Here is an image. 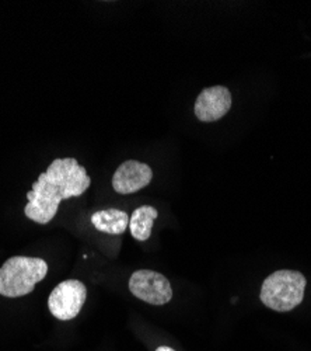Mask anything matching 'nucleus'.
Wrapping results in <instances>:
<instances>
[{
    "mask_svg": "<svg viewBox=\"0 0 311 351\" xmlns=\"http://www.w3.org/2000/svg\"><path fill=\"white\" fill-rule=\"evenodd\" d=\"M92 223L108 235H121L129 228V215L117 208H107L92 215Z\"/></svg>",
    "mask_w": 311,
    "mask_h": 351,
    "instance_id": "8",
    "label": "nucleus"
},
{
    "mask_svg": "<svg viewBox=\"0 0 311 351\" xmlns=\"http://www.w3.org/2000/svg\"><path fill=\"white\" fill-rule=\"evenodd\" d=\"M153 179V171L149 165L126 160L124 162L112 176V189L120 194H133L150 184Z\"/></svg>",
    "mask_w": 311,
    "mask_h": 351,
    "instance_id": "7",
    "label": "nucleus"
},
{
    "mask_svg": "<svg viewBox=\"0 0 311 351\" xmlns=\"http://www.w3.org/2000/svg\"><path fill=\"white\" fill-rule=\"evenodd\" d=\"M157 215H159L157 210L150 206L136 208L133 214L129 217L131 235L139 242L148 241L152 235L153 222L156 221Z\"/></svg>",
    "mask_w": 311,
    "mask_h": 351,
    "instance_id": "9",
    "label": "nucleus"
},
{
    "mask_svg": "<svg viewBox=\"0 0 311 351\" xmlns=\"http://www.w3.org/2000/svg\"><path fill=\"white\" fill-rule=\"evenodd\" d=\"M306 285L307 281L301 273L279 270L264 281L260 298L272 311L289 312L301 304Z\"/></svg>",
    "mask_w": 311,
    "mask_h": 351,
    "instance_id": "3",
    "label": "nucleus"
},
{
    "mask_svg": "<svg viewBox=\"0 0 311 351\" xmlns=\"http://www.w3.org/2000/svg\"><path fill=\"white\" fill-rule=\"evenodd\" d=\"M129 291L133 297L150 305H165L173 298V288L168 280L152 270L135 271L129 278Z\"/></svg>",
    "mask_w": 311,
    "mask_h": 351,
    "instance_id": "5",
    "label": "nucleus"
},
{
    "mask_svg": "<svg viewBox=\"0 0 311 351\" xmlns=\"http://www.w3.org/2000/svg\"><path fill=\"white\" fill-rule=\"evenodd\" d=\"M92 184L90 176L73 158L55 159L46 171L41 173L31 191L24 214L28 219L45 225L59 210V204L72 197H80Z\"/></svg>",
    "mask_w": 311,
    "mask_h": 351,
    "instance_id": "1",
    "label": "nucleus"
},
{
    "mask_svg": "<svg viewBox=\"0 0 311 351\" xmlns=\"http://www.w3.org/2000/svg\"><path fill=\"white\" fill-rule=\"evenodd\" d=\"M156 351H176V350L172 347H167V346H160Z\"/></svg>",
    "mask_w": 311,
    "mask_h": 351,
    "instance_id": "10",
    "label": "nucleus"
},
{
    "mask_svg": "<svg viewBox=\"0 0 311 351\" xmlns=\"http://www.w3.org/2000/svg\"><path fill=\"white\" fill-rule=\"evenodd\" d=\"M232 108V93L224 86L206 87L195 101V115L202 123H213Z\"/></svg>",
    "mask_w": 311,
    "mask_h": 351,
    "instance_id": "6",
    "label": "nucleus"
},
{
    "mask_svg": "<svg viewBox=\"0 0 311 351\" xmlns=\"http://www.w3.org/2000/svg\"><path fill=\"white\" fill-rule=\"evenodd\" d=\"M48 273L46 261L38 257L14 256L0 269V295L6 298L24 297L34 291L36 285Z\"/></svg>",
    "mask_w": 311,
    "mask_h": 351,
    "instance_id": "2",
    "label": "nucleus"
},
{
    "mask_svg": "<svg viewBox=\"0 0 311 351\" xmlns=\"http://www.w3.org/2000/svg\"><path fill=\"white\" fill-rule=\"evenodd\" d=\"M87 298V288L81 281L66 280L56 285L48 298V308L55 319H75Z\"/></svg>",
    "mask_w": 311,
    "mask_h": 351,
    "instance_id": "4",
    "label": "nucleus"
}]
</instances>
